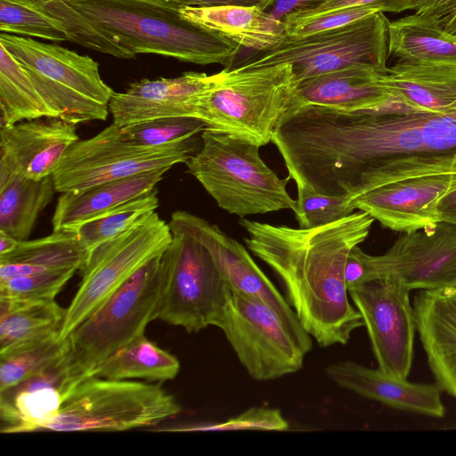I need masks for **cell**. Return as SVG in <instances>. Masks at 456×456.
<instances>
[{
  "label": "cell",
  "instance_id": "46",
  "mask_svg": "<svg viewBox=\"0 0 456 456\" xmlns=\"http://www.w3.org/2000/svg\"><path fill=\"white\" fill-rule=\"evenodd\" d=\"M180 4L196 7L219 5L257 6L264 11L272 7L275 0H173Z\"/></svg>",
  "mask_w": 456,
  "mask_h": 456
},
{
  "label": "cell",
  "instance_id": "15",
  "mask_svg": "<svg viewBox=\"0 0 456 456\" xmlns=\"http://www.w3.org/2000/svg\"><path fill=\"white\" fill-rule=\"evenodd\" d=\"M366 328L382 371L407 379L411 369L416 332L410 290L389 278L348 289Z\"/></svg>",
  "mask_w": 456,
  "mask_h": 456
},
{
  "label": "cell",
  "instance_id": "36",
  "mask_svg": "<svg viewBox=\"0 0 456 456\" xmlns=\"http://www.w3.org/2000/svg\"><path fill=\"white\" fill-rule=\"evenodd\" d=\"M119 127L126 141L140 146L158 147L187 140L201 133L206 125L198 118L176 117Z\"/></svg>",
  "mask_w": 456,
  "mask_h": 456
},
{
  "label": "cell",
  "instance_id": "48",
  "mask_svg": "<svg viewBox=\"0 0 456 456\" xmlns=\"http://www.w3.org/2000/svg\"><path fill=\"white\" fill-rule=\"evenodd\" d=\"M20 243V241L15 240L4 232L0 231V256L12 252Z\"/></svg>",
  "mask_w": 456,
  "mask_h": 456
},
{
  "label": "cell",
  "instance_id": "38",
  "mask_svg": "<svg viewBox=\"0 0 456 456\" xmlns=\"http://www.w3.org/2000/svg\"><path fill=\"white\" fill-rule=\"evenodd\" d=\"M297 199L293 210L299 228L308 229L342 219L353 212L351 199L330 196L297 185Z\"/></svg>",
  "mask_w": 456,
  "mask_h": 456
},
{
  "label": "cell",
  "instance_id": "7",
  "mask_svg": "<svg viewBox=\"0 0 456 456\" xmlns=\"http://www.w3.org/2000/svg\"><path fill=\"white\" fill-rule=\"evenodd\" d=\"M161 255L143 265L66 338L68 366L77 382L111 354L144 336L147 325L158 319Z\"/></svg>",
  "mask_w": 456,
  "mask_h": 456
},
{
  "label": "cell",
  "instance_id": "12",
  "mask_svg": "<svg viewBox=\"0 0 456 456\" xmlns=\"http://www.w3.org/2000/svg\"><path fill=\"white\" fill-rule=\"evenodd\" d=\"M169 224L155 211L94 248L79 270L78 289L66 308L59 338L65 339L135 273L169 246Z\"/></svg>",
  "mask_w": 456,
  "mask_h": 456
},
{
  "label": "cell",
  "instance_id": "26",
  "mask_svg": "<svg viewBox=\"0 0 456 456\" xmlns=\"http://www.w3.org/2000/svg\"><path fill=\"white\" fill-rule=\"evenodd\" d=\"M167 168L105 182L80 191L61 192L52 218L53 231L81 224L144 194L163 179Z\"/></svg>",
  "mask_w": 456,
  "mask_h": 456
},
{
  "label": "cell",
  "instance_id": "13",
  "mask_svg": "<svg viewBox=\"0 0 456 456\" xmlns=\"http://www.w3.org/2000/svg\"><path fill=\"white\" fill-rule=\"evenodd\" d=\"M195 135L175 143L144 147L126 141L112 123L96 135L77 140L53 174L57 192L76 191L105 182L185 163L200 149Z\"/></svg>",
  "mask_w": 456,
  "mask_h": 456
},
{
  "label": "cell",
  "instance_id": "4",
  "mask_svg": "<svg viewBox=\"0 0 456 456\" xmlns=\"http://www.w3.org/2000/svg\"><path fill=\"white\" fill-rule=\"evenodd\" d=\"M200 138L201 147L185 165L219 208L240 218L294 210L296 200L286 189L289 177L279 178L264 162L261 146L207 126Z\"/></svg>",
  "mask_w": 456,
  "mask_h": 456
},
{
  "label": "cell",
  "instance_id": "1",
  "mask_svg": "<svg viewBox=\"0 0 456 456\" xmlns=\"http://www.w3.org/2000/svg\"><path fill=\"white\" fill-rule=\"evenodd\" d=\"M288 154L297 182L354 199L387 165L408 157L456 154V111L405 110L390 100L374 110L306 105L291 118Z\"/></svg>",
  "mask_w": 456,
  "mask_h": 456
},
{
  "label": "cell",
  "instance_id": "33",
  "mask_svg": "<svg viewBox=\"0 0 456 456\" xmlns=\"http://www.w3.org/2000/svg\"><path fill=\"white\" fill-rule=\"evenodd\" d=\"M30 6L60 22L70 42L119 59H133L134 53L115 41L110 35L94 27L67 0H11Z\"/></svg>",
  "mask_w": 456,
  "mask_h": 456
},
{
  "label": "cell",
  "instance_id": "2",
  "mask_svg": "<svg viewBox=\"0 0 456 456\" xmlns=\"http://www.w3.org/2000/svg\"><path fill=\"white\" fill-rule=\"evenodd\" d=\"M373 222L361 210L308 229L239 222L248 233V248L281 281L301 325L321 347L346 345L363 326L349 301L344 270L349 252L365 240Z\"/></svg>",
  "mask_w": 456,
  "mask_h": 456
},
{
  "label": "cell",
  "instance_id": "50",
  "mask_svg": "<svg viewBox=\"0 0 456 456\" xmlns=\"http://www.w3.org/2000/svg\"><path fill=\"white\" fill-rule=\"evenodd\" d=\"M456 397V396H455Z\"/></svg>",
  "mask_w": 456,
  "mask_h": 456
},
{
  "label": "cell",
  "instance_id": "37",
  "mask_svg": "<svg viewBox=\"0 0 456 456\" xmlns=\"http://www.w3.org/2000/svg\"><path fill=\"white\" fill-rule=\"evenodd\" d=\"M0 30L53 42L70 41L60 22L30 6L11 0H0Z\"/></svg>",
  "mask_w": 456,
  "mask_h": 456
},
{
  "label": "cell",
  "instance_id": "27",
  "mask_svg": "<svg viewBox=\"0 0 456 456\" xmlns=\"http://www.w3.org/2000/svg\"><path fill=\"white\" fill-rule=\"evenodd\" d=\"M88 256L75 229L53 231L48 236L21 241L12 252L0 256V280L44 272L79 271Z\"/></svg>",
  "mask_w": 456,
  "mask_h": 456
},
{
  "label": "cell",
  "instance_id": "22",
  "mask_svg": "<svg viewBox=\"0 0 456 456\" xmlns=\"http://www.w3.org/2000/svg\"><path fill=\"white\" fill-rule=\"evenodd\" d=\"M416 331L442 390L456 396V287L419 289L413 299Z\"/></svg>",
  "mask_w": 456,
  "mask_h": 456
},
{
  "label": "cell",
  "instance_id": "43",
  "mask_svg": "<svg viewBox=\"0 0 456 456\" xmlns=\"http://www.w3.org/2000/svg\"><path fill=\"white\" fill-rule=\"evenodd\" d=\"M344 278L347 289L373 281L371 255L362 250L359 245L354 247L348 254Z\"/></svg>",
  "mask_w": 456,
  "mask_h": 456
},
{
  "label": "cell",
  "instance_id": "47",
  "mask_svg": "<svg viewBox=\"0 0 456 456\" xmlns=\"http://www.w3.org/2000/svg\"><path fill=\"white\" fill-rule=\"evenodd\" d=\"M437 212L439 222L456 225V187L439 200Z\"/></svg>",
  "mask_w": 456,
  "mask_h": 456
},
{
  "label": "cell",
  "instance_id": "9",
  "mask_svg": "<svg viewBox=\"0 0 456 456\" xmlns=\"http://www.w3.org/2000/svg\"><path fill=\"white\" fill-rule=\"evenodd\" d=\"M455 187L456 154L413 156L383 168L350 204L386 228L408 232L438 223V202Z\"/></svg>",
  "mask_w": 456,
  "mask_h": 456
},
{
  "label": "cell",
  "instance_id": "39",
  "mask_svg": "<svg viewBox=\"0 0 456 456\" xmlns=\"http://www.w3.org/2000/svg\"><path fill=\"white\" fill-rule=\"evenodd\" d=\"M76 272L52 271L0 280V297L28 302L53 300Z\"/></svg>",
  "mask_w": 456,
  "mask_h": 456
},
{
  "label": "cell",
  "instance_id": "44",
  "mask_svg": "<svg viewBox=\"0 0 456 456\" xmlns=\"http://www.w3.org/2000/svg\"><path fill=\"white\" fill-rule=\"evenodd\" d=\"M456 12V0H419L415 13L427 17L436 23Z\"/></svg>",
  "mask_w": 456,
  "mask_h": 456
},
{
  "label": "cell",
  "instance_id": "19",
  "mask_svg": "<svg viewBox=\"0 0 456 456\" xmlns=\"http://www.w3.org/2000/svg\"><path fill=\"white\" fill-rule=\"evenodd\" d=\"M77 140V125L57 117L1 126L0 180L12 174L35 180L52 175Z\"/></svg>",
  "mask_w": 456,
  "mask_h": 456
},
{
  "label": "cell",
  "instance_id": "24",
  "mask_svg": "<svg viewBox=\"0 0 456 456\" xmlns=\"http://www.w3.org/2000/svg\"><path fill=\"white\" fill-rule=\"evenodd\" d=\"M381 80L391 100L408 110L448 114L456 111V64L395 62Z\"/></svg>",
  "mask_w": 456,
  "mask_h": 456
},
{
  "label": "cell",
  "instance_id": "18",
  "mask_svg": "<svg viewBox=\"0 0 456 456\" xmlns=\"http://www.w3.org/2000/svg\"><path fill=\"white\" fill-rule=\"evenodd\" d=\"M219 77L220 72L188 71L176 77L134 81L124 92H114L109 102L113 123L126 126L161 118H194L201 97Z\"/></svg>",
  "mask_w": 456,
  "mask_h": 456
},
{
  "label": "cell",
  "instance_id": "29",
  "mask_svg": "<svg viewBox=\"0 0 456 456\" xmlns=\"http://www.w3.org/2000/svg\"><path fill=\"white\" fill-rule=\"evenodd\" d=\"M66 308L54 299L19 301L0 297V356L59 336Z\"/></svg>",
  "mask_w": 456,
  "mask_h": 456
},
{
  "label": "cell",
  "instance_id": "21",
  "mask_svg": "<svg viewBox=\"0 0 456 456\" xmlns=\"http://www.w3.org/2000/svg\"><path fill=\"white\" fill-rule=\"evenodd\" d=\"M325 372L338 387L389 407L433 418L445 414L437 384L410 382L353 361L330 363Z\"/></svg>",
  "mask_w": 456,
  "mask_h": 456
},
{
  "label": "cell",
  "instance_id": "40",
  "mask_svg": "<svg viewBox=\"0 0 456 456\" xmlns=\"http://www.w3.org/2000/svg\"><path fill=\"white\" fill-rule=\"evenodd\" d=\"M289 424L279 409L252 407L244 412L221 422L194 423L182 425L158 431L200 432V431H235L267 430L286 431Z\"/></svg>",
  "mask_w": 456,
  "mask_h": 456
},
{
  "label": "cell",
  "instance_id": "42",
  "mask_svg": "<svg viewBox=\"0 0 456 456\" xmlns=\"http://www.w3.org/2000/svg\"><path fill=\"white\" fill-rule=\"evenodd\" d=\"M419 0H330L305 12H293L284 19L305 20L352 6H370L382 12H402L416 10Z\"/></svg>",
  "mask_w": 456,
  "mask_h": 456
},
{
  "label": "cell",
  "instance_id": "34",
  "mask_svg": "<svg viewBox=\"0 0 456 456\" xmlns=\"http://www.w3.org/2000/svg\"><path fill=\"white\" fill-rule=\"evenodd\" d=\"M158 189L115 207L73 228L90 253L94 248L125 232L159 207Z\"/></svg>",
  "mask_w": 456,
  "mask_h": 456
},
{
  "label": "cell",
  "instance_id": "35",
  "mask_svg": "<svg viewBox=\"0 0 456 456\" xmlns=\"http://www.w3.org/2000/svg\"><path fill=\"white\" fill-rule=\"evenodd\" d=\"M68 349V340L55 336L0 356V391L45 370Z\"/></svg>",
  "mask_w": 456,
  "mask_h": 456
},
{
  "label": "cell",
  "instance_id": "25",
  "mask_svg": "<svg viewBox=\"0 0 456 456\" xmlns=\"http://www.w3.org/2000/svg\"><path fill=\"white\" fill-rule=\"evenodd\" d=\"M180 12L188 20L255 51L274 45L287 36L284 21L257 6L182 4Z\"/></svg>",
  "mask_w": 456,
  "mask_h": 456
},
{
  "label": "cell",
  "instance_id": "32",
  "mask_svg": "<svg viewBox=\"0 0 456 456\" xmlns=\"http://www.w3.org/2000/svg\"><path fill=\"white\" fill-rule=\"evenodd\" d=\"M0 108L1 126L40 118L57 117L37 92L22 66L2 45Z\"/></svg>",
  "mask_w": 456,
  "mask_h": 456
},
{
  "label": "cell",
  "instance_id": "3",
  "mask_svg": "<svg viewBox=\"0 0 456 456\" xmlns=\"http://www.w3.org/2000/svg\"><path fill=\"white\" fill-rule=\"evenodd\" d=\"M134 55L155 53L231 67L240 46L183 18L173 0H67Z\"/></svg>",
  "mask_w": 456,
  "mask_h": 456
},
{
  "label": "cell",
  "instance_id": "41",
  "mask_svg": "<svg viewBox=\"0 0 456 456\" xmlns=\"http://www.w3.org/2000/svg\"><path fill=\"white\" fill-rule=\"evenodd\" d=\"M379 12L370 6H352L305 20L284 19L287 36L301 37L353 23Z\"/></svg>",
  "mask_w": 456,
  "mask_h": 456
},
{
  "label": "cell",
  "instance_id": "16",
  "mask_svg": "<svg viewBox=\"0 0 456 456\" xmlns=\"http://www.w3.org/2000/svg\"><path fill=\"white\" fill-rule=\"evenodd\" d=\"M371 262L373 281L389 278L410 291L456 287V225L438 222L402 232Z\"/></svg>",
  "mask_w": 456,
  "mask_h": 456
},
{
  "label": "cell",
  "instance_id": "6",
  "mask_svg": "<svg viewBox=\"0 0 456 456\" xmlns=\"http://www.w3.org/2000/svg\"><path fill=\"white\" fill-rule=\"evenodd\" d=\"M168 224L172 240L161 255L158 319L188 333L216 326L231 288L208 248L187 223L184 210L175 211Z\"/></svg>",
  "mask_w": 456,
  "mask_h": 456
},
{
  "label": "cell",
  "instance_id": "5",
  "mask_svg": "<svg viewBox=\"0 0 456 456\" xmlns=\"http://www.w3.org/2000/svg\"><path fill=\"white\" fill-rule=\"evenodd\" d=\"M297 86L292 65L287 62L226 67L201 97L194 118L207 127L264 146L272 142L289 110Z\"/></svg>",
  "mask_w": 456,
  "mask_h": 456
},
{
  "label": "cell",
  "instance_id": "23",
  "mask_svg": "<svg viewBox=\"0 0 456 456\" xmlns=\"http://www.w3.org/2000/svg\"><path fill=\"white\" fill-rule=\"evenodd\" d=\"M385 72L368 66H353L301 81L287 114L306 105L346 111L377 109L391 99L381 80Z\"/></svg>",
  "mask_w": 456,
  "mask_h": 456
},
{
  "label": "cell",
  "instance_id": "28",
  "mask_svg": "<svg viewBox=\"0 0 456 456\" xmlns=\"http://www.w3.org/2000/svg\"><path fill=\"white\" fill-rule=\"evenodd\" d=\"M388 58L395 62L456 64V37L414 13L388 23Z\"/></svg>",
  "mask_w": 456,
  "mask_h": 456
},
{
  "label": "cell",
  "instance_id": "49",
  "mask_svg": "<svg viewBox=\"0 0 456 456\" xmlns=\"http://www.w3.org/2000/svg\"><path fill=\"white\" fill-rule=\"evenodd\" d=\"M444 31L456 37V12L451 17L437 23Z\"/></svg>",
  "mask_w": 456,
  "mask_h": 456
},
{
  "label": "cell",
  "instance_id": "17",
  "mask_svg": "<svg viewBox=\"0 0 456 456\" xmlns=\"http://www.w3.org/2000/svg\"><path fill=\"white\" fill-rule=\"evenodd\" d=\"M191 230L212 254L231 289L256 297L272 307L293 334L302 350L313 347L312 337L301 325L287 298L255 263L248 250L217 225L184 211Z\"/></svg>",
  "mask_w": 456,
  "mask_h": 456
},
{
  "label": "cell",
  "instance_id": "31",
  "mask_svg": "<svg viewBox=\"0 0 456 456\" xmlns=\"http://www.w3.org/2000/svg\"><path fill=\"white\" fill-rule=\"evenodd\" d=\"M179 371L176 356L142 336L111 354L89 376L163 382L174 379Z\"/></svg>",
  "mask_w": 456,
  "mask_h": 456
},
{
  "label": "cell",
  "instance_id": "10",
  "mask_svg": "<svg viewBox=\"0 0 456 456\" xmlns=\"http://www.w3.org/2000/svg\"><path fill=\"white\" fill-rule=\"evenodd\" d=\"M175 397L159 385L87 376L67 393L48 431H126L178 415Z\"/></svg>",
  "mask_w": 456,
  "mask_h": 456
},
{
  "label": "cell",
  "instance_id": "11",
  "mask_svg": "<svg viewBox=\"0 0 456 456\" xmlns=\"http://www.w3.org/2000/svg\"><path fill=\"white\" fill-rule=\"evenodd\" d=\"M389 20L376 12L340 28L301 37L286 36L274 45L256 51L238 65L244 69L287 62L297 83L353 66L387 71Z\"/></svg>",
  "mask_w": 456,
  "mask_h": 456
},
{
  "label": "cell",
  "instance_id": "30",
  "mask_svg": "<svg viewBox=\"0 0 456 456\" xmlns=\"http://www.w3.org/2000/svg\"><path fill=\"white\" fill-rule=\"evenodd\" d=\"M55 191L53 175L35 180L12 174L1 179L0 231L20 242L28 240Z\"/></svg>",
  "mask_w": 456,
  "mask_h": 456
},
{
  "label": "cell",
  "instance_id": "14",
  "mask_svg": "<svg viewBox=\"0 0 456 456\" xmlns=\"http://www.w3.org/2000/svg\"><path fill=\"white\" fill-rule=\"evenodd\" d=\"M248 374L268 381L302 369L305 353L277 313L263 301L231 289L216 324Z\"/></svg>",
  "mask_w": 456,
  "mask_h": 456
},
{
  "label": "cell",
  "instance_id": "45",
  "mask_svg": "<svg viewBox=\"0 0 456 456\" xmlns=\"http://www.w3.org/2000/svg\"><path fill=\"white\" fill-rule=\"evenodd\" d=\"M330 0H275L268 13L276 20H283L293 12L313 10Z\"/></svg>",
  "mask_w": 456,
  "mask_h": 456
},
{
  "label": "cell",
  "instance_id": "20",
  "mask_svg": "<svg viewBox=\"0 0 456 456\" xmlns=\"http://www.w3.org/2000/svg\"><path fill=\"white\" fill-rule=\"evenodd\" d=\"M67 353L45 370L0 391L2 434L47 430L77 383L69 370Z\"/></svg>",
  "mask_w": 456,
  "mask_h": 456
},
{
  "label": "cell",
  "instance_id": "8",
  "mask_svg": "<svg viewBox=\"0 0 456 456\" xmlns=\"http://www.w3.org/2000/svg\"><path fill=\"white\" fill-rule=\"evenodd\" d=\"M0 45L22 66L58 118L76 125L107 119L114 91L102 79L94 60L58 45L4 32Z\"/></svg>",
  "mask_w": 456,
  "mask_h": 456
}]
</instances>
